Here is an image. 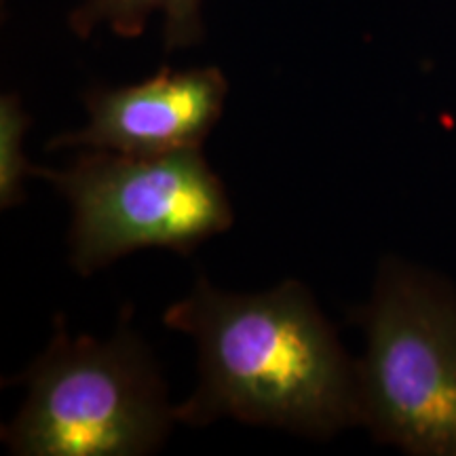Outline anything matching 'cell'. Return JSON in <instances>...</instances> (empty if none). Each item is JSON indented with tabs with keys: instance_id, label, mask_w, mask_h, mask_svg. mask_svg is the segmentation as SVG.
Instances as JSON below:
<instances>
[{
	"instance_id": "1",
	"label": "cell",
	"mask_w": 456,
	"mask_h": 456,
	"mask_svg": "<svg viewBox=\"0 0 456 456\" xmlns=\"http://www.w3.org/2000/svg\"><path fill=\"white\" fill-rule=\"evenodd\" d=\"M163 323L191 336L199 353V383L175 406L178 423L232 419L317 440L362 427L355 359L305 283L235 294L199 277Z\"/></svg>"
},
{
	"instance_id": "2",
	"label": "cell",
	"mask_w": 456,
	"mask_h": 456,
	"mask_svg": "<svg viewBox=\"0 0 456 456\" xmlns=\"http://www.w3.org/2000/svg\"><path fill=\"white\" fill-rule=\"evenodd\" d=\"M24 406L3 442L17 456H144L175 420L161 370L123 311L112 338L70 336L55 317L47 349L21 379Z\"/></svg>"
},
{
	"instance_id": "3",
	"label": "cell",
	"mask_w": 456,
	"mask_h": 456,
	"mask_svg": "<svg viewBox=\"0 0 456 456\" xmlns=\"http://www.w3.org/2000/svg\"><path fill=\"white\" fill-rule=\"evenodd\" d=\"M362 427L412 456H456V288L387 256L366 305L353 311Z\"/></svg>"
},
{
	"instance_id": "4",
	"label": "cell",
	"mask_w": 456,
	"mask_h": 456,
	"mask_svg": "<svg viewBox=\"0 0 456 456\" xmlns=\"http://www.w3.org/2000/svg\"><path fill=\"white\" fill-rule=\"evenodd\" d=\"M37 178L70 203V265L83 277L138 249L188 256L235 220L201 148L157 157L85 151L66 169L38 167Z\"/></svg>"
},
{
	"instance_id": "5",
	"label": "cell",
	"mask_w": 456,
	"mask_h": 456,
	"mask_svg": "<svg viewBox=\"0 0 456 456\" xmlns=\"http://www.w3.org/2000/svg\"><path fill=\"white\" fill-rule=\"evenodd\" d=\"M228 81L216 66L169 70L125 87L85 94L89 121L49 140L47 151L81 148L131 157H157L201 148L224 112Z\"/></svg>"
},
{
	"instance_id": "6",
	"label": "cell",
	"mask_w": 456,
	"mask_h": 456,
	"mask_svg": "<svg viewBox=\"0 0 456 456\" xmlns=\"http://www.w3.org/2000/svg\"><path fill=\"white\" fill-rule=\"evenodd\" d=\"M203 0H85L68 17L74 34L87 38L106 26L117 37L135 38L152 15L163 17V43L167 51L186 49L203 41Z\"/></svg>"
},
{
	"instance_id": "7",
	"label": "cell",
	"mask_w": 456,
	"mask_h": 456,
	"mask_svg": "<svg viewBox=\"0 0 456 456\" xmlns=\"http://www.w3.org/2000/svg\"><path fill=\"white\" fill-rule=\"evenodd\" d=\"M32 118L20 95L0 98V208L11 209L26 199V180L37 178L38 165L26 157L24 144Z\"/></svg>"
}]
</instances>
